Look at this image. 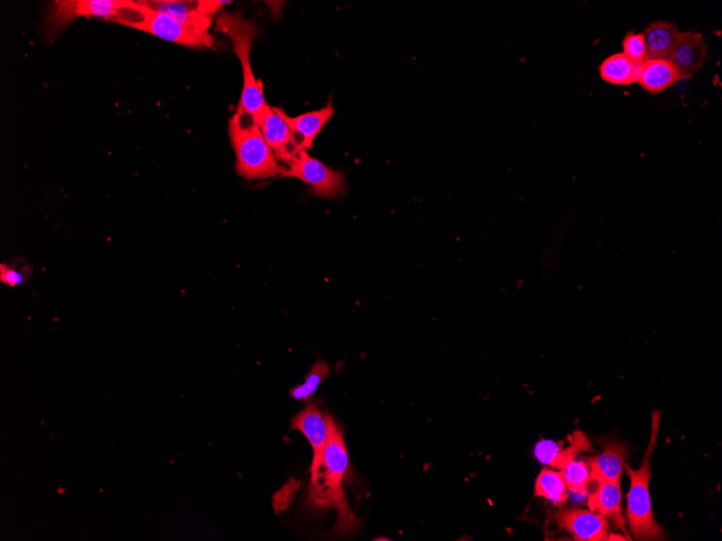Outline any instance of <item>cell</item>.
<instances>
[{
	"label": "cell",
	"mask_w": 722,
	"mask_h": 541,
	"mask_svg": "<svg viewBox=\"0 0 722 541\" xmlns=\"http://www.w3.org/2000/svg\"><path fill=\"white\" fill-rule=\"evenodd\" d=\"M349 469V452L342 432L331 418L325 448L313 458L311 464L306 506L316 512L336 510L337 520L331 532L334 537L351 536L360 529V520L351 509L344 492V481Z\"/></svg>",
	"instance_id": "obj_1"
},
{
	"label": "cell",
	"mask_w": 722,
	"mask_h": 541,
	"mask_svg": "<svg viewBox=\"0 0 722 541\" xmlns=\"http://www.w3.org/2000/svg\"><path fill=\"white\" fill-rule=\"evenodd\" d=\"M230 137L236 154V171L249 181L266 180L285 174L271 146L265 141L256 118L236 112L230 120Z\"/></svg>",
	"instance_id": "obj_2"
},
{
	"label": "cell",
	"mask_w": 722,
	"mask_h": 541,
	"mask_svg": "<svg viewBox=\"0 0 722 541\" xmlns=\"http://www.w3.org/2000/svg\"><path fill=\"white\" fill-rule=\"evenodd\" d=\"M660 418L661 413L654 411L650 442L640 467L633 469L631 465L626 463L624 465L631 480V489L627 494V523L630 525L633 537L637 540H661L664 538L662 527L654 519L649 492L651 456L657 445Z\"/></svg>",
	"instance_id": "obj_3"
},
{
	"label": "cell",
	"mask_w": 722,
	"mask_h": 541,
	"mask_svg": "<svg viewBox=\"0 0 722 541\" xmlns=\"http://www.w3.org/2000/svg\"><path fill=\"white\" fill-rule=\"evenodd\" d=\"M217 31L231 39L234 53L242 64L244 86L237 112L257 117L266 107L263 85L253 74L250 53L258 27L240 13L222 12L216 20Z\"/></svg>",
	"instance_id": "obj_4"
},
{
	"label": "cell",
	"mask_w": 722,
	"mask_h": 541,
	"mask_svg": "<svg viewBox=\"0 0 722 541\" xmlns=\"http://www.w3.org/2000/svg\"><path fill=\"white\" fill-rule=\"evenodd\" d=\"M114 22L183 47L210 49L215 46V39L212 36L206 37L187 30L176 19L153 10L141 2L123 0V5Z\"/></svg>",
	"instance_id": "obj_5"
},
{
	"label": "cell",
	"mask_w": 722,
	"mask_h": 541,
	"mask_svg": "<svg viewBox=\"0 0 722 541\" xmlns=\"http://www.w3.org/2000/svg\"><path fill=\"white\" fill-rule=\"evenodd\" d=\"M283 177L298 179L311 186L318 197L334 199L346 192L344 173L328 167L302 148L293 153Z\"/></svg>",
	"instance_id": "obj_6"
},
{
	"label": "cell",
	"mask_w": 722,
	"mask_h": 541,
	"mask_svg": "<svg viewBox=\"0 0 722 541\" xmlns=\"http://www.w3.org/2000/svg\"><path fill=\"white\" fill-rule=\"evenodd\" d=\"M123 0H66L52 5L46 20V31L49 36L57 34L75 19L95 17L114 22L118 16Z\"/></svg>",
	"instance_id": "obj_7"
},
{
	"label": "cell",
	"mask_w": 722,
	"mask_h": 541,
	"mask_svg": "<svg viewBox=\"0 0 722 541\" xmlns=\"http://www.w3.org/2000/svg\"><path fill=\"white\" fill-rule=\"evenodd\" d=\"M554 523L561 531H566L577 540H607L609 535L608 518L592 510L569 508L559 510L553 515Z\"/></svg>",
	"instance_id": "obj_8"
},
{
	"label": "cell",
	"mask_w": 722,
	"mask_h": 541,
	"mask_svg": "<svg viewBox=\"0 0 722 541\" xmlns=\"http://www.w3.org/2000/svg\"><path fill=\"white\" fill-rule=\"evenodd\" d=\"M584 452L594 453L592 443L583 431L576 430L564 441H539L534 456L541 464L561 470Z\"/></svg>",
	"instance_id": "obj_9"
},
{
	"label": "cell",
	"mask_w": 722,
	"mask_h": 541,
	"mask_svg": "<svg viewBox=\"0 0 722 541\" xmlns=\"http://www.w3.org/2000/svg\"><path fill=\"white\" fill-rule=\"evenodd\" d=\"M260 127L263 137L275 153L276 159L288 165L294 152L298 150L294 145L292 132L279 112V107L266 105L264 110L254 117Z\"/></svg>",
	"instance_id": "obj_10"
},
{
	"label": "cell",
	"mask_w": 722,
	"mask_h": 541,
	"mask_svg": "<svg viewBox=\"0 0 722 541\" xmlns=\"http://www.w3.org/2000/svg\"><path fill=\"white\" fill-rule=\"evenodd\" d=\"M708 60V48L701 33L680 32L670 61L680 81L692 78L702 70Z\"/></svg>",
	"instance_id": "obj_11"
},
{
	"label": "cell",
	"mask_w": 722,
	"mask_h": 541,
	"mask_svg": "<svg viewBox=\"0 0 722 541\" xmlns=\"http://www.w3.org/2000/svg\"><path fill=\"white\" fill-rule=\"evenodd\" d=\"M279 112L292 132L294 145L297 148H302V150L311 151L319 133L324 130L333 115L336 114V108H334L330 99L320 110L307 112L297 117L288 116L280 107Z\"/></svg>",
	"instance_id": "obj_12"
},
{
	"label": "cell",
	"mask_w": 722,
	"mask_h": 541,
	"mask_svg": "<svg viewBox=\"0 0 722 541\" xmlns=\"http://www.w3.org/2000/svg\"><path fill=\"white\" fill-rule=\"evenodd\" d=\"M143 5L156 10L158 12L165 13L180 22L187 30H190L198 35L209 37L210 27L212 25L213 18L203 15L199 12L198 2H184V0H153V2H141Z\"/></svg>",
	"instance_id": "obj_13"
},
{
	"label": "cell",
	"mask_w": 722,
	"mask_h": 541,
	"mask_svg": "<svg viewBox=\"0 0 722 541\" xmlns=\"http://www.w3.org/2000/svg\"><path fill=\"white\" fill-rule=\"evenodd\" d=\"M603 448L599 455L586 459L593 481H621L626 459L630 455L627 446L621 441L610 440L603 443Z\"/></svg>",
	"instance_id": "obj_14"
},
{
	"label": "cell",
	"mask_w": 722,
	"mask_h": 541,
	"mask_svg": "<svg viewBox=\"0 0 722 541\" xmlns=\"http://www.w3.org/2000/svg\"><path fill=\"white\" fill-rule=\"evenodd\" d=\"M331 416L324 413L316 404L307 405L291 419V429L298 430L310 442L313 458L323 451L330 434Z\"/></svg>",
	"instance_id": "obj_15"
},
{
	"label": "cell",
	"mask_w": 722,
	"mask_h": 541,
	"mask_svg": "<svg viewBox=\"0 0 722 541\" xmlns=\"http://www.w3.org/2000/svg\"><path fill=\"white\" fill-rule=\"evenodd\" d=\"M588 508L610 518L627 536L625 519L622 513L621 481H607L598 483L597 490L588 494ZM631 538V537H630Z\"/></svg>",
	"instance_id": "obj_16"
},
{
	"label": "cell",
	"mask_w": 722,
	"mask_h": 541,
	"mask_svg": "<svg viewBox=\"0 0 722 541\" xmlns=\"http://www.w3.org/2000/svg\"><path fill=\"white\" fill-rule=\"evenodd\" d=\"M680 31L674 22L654 21L644 31L648 60H670Z\"/></svg>",
	"instance_id": "obj_17"
},
{
	"label": "cell",
	"mask_w": 722,
	"mask_h": 541,
	"mask_svg": "<svg viewBox=\"0 0 722 541\" xmlns=\"http://www.w3.org/2000/svg\"><path fill=\"white\" fill-rule=\"evenodd\" d=\"M680 81L670 60H647L640 65L637 83L651 94L661 93Z\"/></svg>",
	"instance_id": "obj_18"
},
{
	"label": "cell",
	"mask_w": 722,
	"mask_h": 541,
	"mask_svg": "<svg viewBox=\"0 0 722 541\" xmlns=\"http://www.w3.org/2000/svg\"><path fill=\"white\" fill-rule=\"evenodd\" d=\"M639 69L623 53H614L599 65V75L608 84L630 86L637 83Z\"/></svg>",
	"instance_id": "obj_19"
},
{
	"label": "cell",
	"mask_w": 722,
	"mask_h": 541,
	"mask_svg": "<svg viewBox=\"0 0 722 541\" xmlns=\"http://www.w3.org/2000/svg\"><path fill=\"white\" fill-rule=\"evenodd\" d=\"M534 496L550 500L557 507H564L569 494L563 473L544 468L536 481Z\"/></svg>",
	"instance_id": "obj_20"
},
{
	"label": "cell",
	"mask_w": 722,
	"mask_h": 541,
	"mask_svg": "<svg viewBox=\"0 0 722 541\" xmlns=\"http://www.w3.org/2000/svg\"><path fill=\"white\" fill-rule=\"evenodd\" d=\"M560 472L563 473L569 492L581 497L590 494V485L593 479L586 463L574 459Z\"/></svg>",
	"instance_id": "obj_21"
},
{
	"label": "cell",
	"mask_w": 722,
	"mask_h": 541,
	"mask_svg": "<svg viewBox=\"0 0 722 541\" xmlns=\"http://www.w3.org/2000/svg\"><path fill=\"white\" fill-rule=\"evenodd\" d=\"M328 375L329 365L324 361H317L310 373L305 376L304 384L290 390V397L294 400L310 402L318 387L326 380Z\"/></svg>",
	"instance_id": "obj_22"
},
{
	"label": "cell",
	"mask_w": 722,
	"mask_h": 541,
	"mask_svg": "<svg viewBox=\"0 0 722 541\" xmlns=\"http://www.w3.org/2000/svg\"><path fill=\"white\" fill-rule=\"evenodd\" d=\"M623 54L636 65H643L647 60V50L643 33L628 32L622 42Z\"/></svg>",
	"instance_id": "obj_23"
},
{
	"label": "cell",
	"mask_w": 722,
	"mask_h": 541,
	"mask_svg": "<svg viewBox=\"0 0 722 541\" xmlns=\"http://www.w3.org/2000/svg\"><path fill=\"white\" fill-rule=\"evenodd\" d=\"M0 281L11 288H15L24 281V277L17 269L2 264L0 266Z\"/></svg>",
	"instance_id": "obj_24"
},
{
	"label": "cell",
	"mask_w": 722,
	"mask_h": 541,
	"mask_svg": "<svg viewBox=\"0 0 722 541\" xmlns=\"http://www.w3.org/2000/svg\"><path fill=\"white\" fill-rule=\"evenodd\" d=\"M230 4L231 2H223V0H199L198 10L203 15L213 18L224 6Z\"/></svg>",
	"instance_id": "obj_25"
},
{
	"label": "cell",
	"mask_w": 722,
	"mask_h": 541,
	"mask_svg": "<svg viewBox=\"0 0 722 541\" xmlns=\"http://www.w3.org/2000/svg\"><path fill=\"white\" fill-rule=\"evenodd\" d=\"M607 540H631V538L621 534H610Z\"/></svg>",
	"instance_id": "obj_26"
}]
</instances>
